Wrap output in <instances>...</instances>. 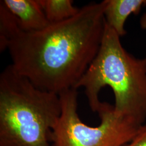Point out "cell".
<instances>
[{
  "label": "cell",
  "instance_id": "1",
  "mask_svg": "<svg viewBox=\"0 0 146 146\" xmlns=\"http://www.w3.org/2000/svg\"><path fill=\"white\" fill-rule=\"evenodd\" d=\"M106 5L92 2L68 20L22 32L7 46L11 66L43 90L59 95L75 88L99 51Z\"/></svg>",
  "mask_w": 146,
  "mask_h": 146
},
{
  "label": "cell",
  "instance_id": "2",
  "mask_svg": "<svg viewBox=\"0 0 146 146\" xmlns=\"http://www.w3.org/2000/svg\"><path fill=\"white\" fill-rule=\"evenodd\" d=\"M120 36L106 23L99 51L75 88L84 87L89 106L97 112L101 89L110 86L115 114L141 125L146 120V58L127 52Z\"/></svg>",
  "mask_w": 146,
  "mask_h": 146
},
{
  "label": "cell",
  "instance_id": "3",
  "mask_svg": "<svg viewBox=\"0 0 146 146\" xmlns=\"http://www.w3.org/2000/svg\"><path fill=\"white\" fill-rule=\"evenodd\" d=\"M59 95L38 88L11 64L0 75V146H52Z\"/></svg>",
  "mask_w": 146,
  "mask_h": 146
},
{
  "label": "cell",
  "instance_id": "4",
  "mask_svg": "<svg viewBox=\"0 0 146 146\" xmlns=\"http://www.w3.org/2000/svg\"><path fill=\"white\" fill-rule=\"evenodd\" d=\"M59 96L61 114L52 129V146H125L132 140L141 125L116 115L114 106L104 102L97 111L100 125L88 126L78 116L77 89L66 90Z\"/></svg>",
  "mask_w": 146,
  "mask_h": 146
},
{
  "label": "cell",
  "instance_id": "5",
  "mask_svg": "<svg viewBox=\"0 0 146 146\" xmlns=\"http://www.w3.org/2000/svg\"><path fill=\"white\" fill-rule=\"evenodd\" d=\"M1 2L15 16L23 32L38 31L49 23L39 0H3Z\"/></svg>",
  "mask_w": 146,
  "mask_h": 146
},
{
  "label": "cell",
  "instance_id": "6",
  "mask_svg": "<svg viewBox=\"0 0 146 146\" xmlns=\"http://www.w3.org/2000/svg\"><path fill=\"white\" fill-rule=\"evenodd\" d=\"M146 5V0H107L104 11L106 23L120 37L127 33L125 22L131 14L137 15L142 7Z\"/></svg>",
  "mask_w": 146,
  "mask_h": 146
},
{
  "label": "cell",
  "instance_id": "7",
  "mask_svg": "<svg viewBox=\"0 0 146 146\" xmlns=\"http://www.w3.org/2000/svg\"><path fill=\"white\" fill-rule=\"evenodd\" d=\"M49 23L68 20L76 15L80 9L73 5L71 0H39Z\"/></svg>",
  "mask_w": 146,
  "mask_h": 146
},
{
  "label": "cell",
  "instance_id": "8",
  "mask_svg": "<svg viewBox=\"0 0 146 146\" xmlns=\"http://www.w3.org/2000/svg\"><path fill=\"white\" fill-rule=\"evenodd\" d=\"M23 32L15 16L0 1V50L7 48L9 42Z\"/></svg>",
  "mask_w": 146,
  "mask_h": 146
},
{
  "label": "cell",
  "instance_id": "9",
  "mask_svg": "<svg viewBox=\"0 0 146 146\" xmlns=\"http://www.w3.org/2000/svg\"><path fill=\"white\" fill-rule=\"evenodd\" d=\"M125 146H146V124L139 127L132 140Z\"/></svg>",
  "mask_w": 146,
  "mask_h": 146
},
{
  "label": "cell",
  "instance_id": "10",
  "mask_svg": "<svg viewBox=\"0 0 146 146\" xmlns=\"http://www.w3.org/2000/svg\"><path fill=\"white\" fill-rule=\"evenodd\" d=\"M140 26L143 29H146V13L141 18Z\"/></svg>",
  "mask_w": 146,
  "mask_h": 146
}]
</instances>
